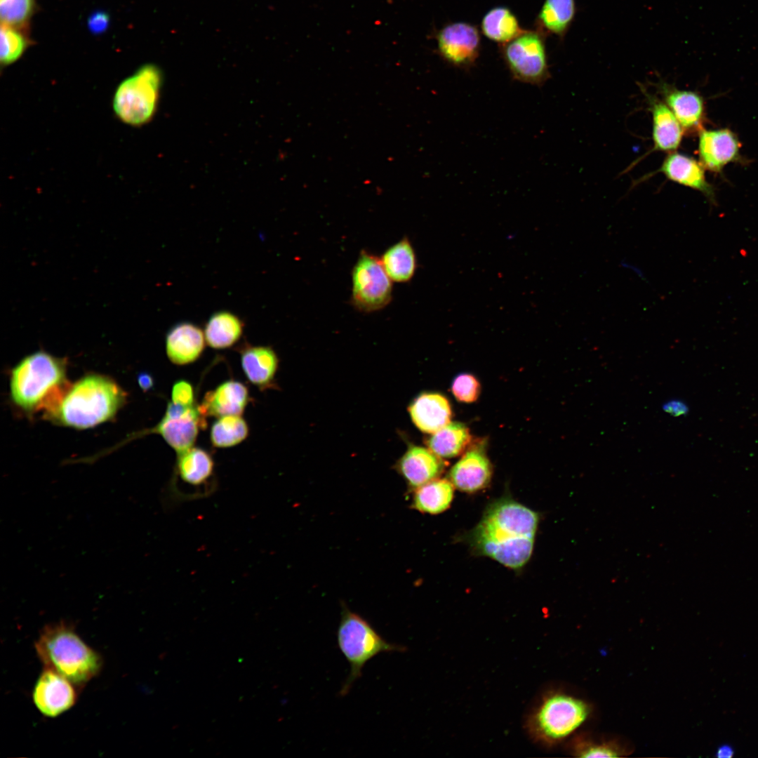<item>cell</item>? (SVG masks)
<instances>
[{
  "label": "cell",
  "instance_id": "obj_1",
  "mask_svg": "<svg viewBox=\"0 0 758 758\" xmlns=\"http://www.w3.org/2000/svg\"><path fill=\"white\" fill-rule=\"evenodd\" d=\"M539 522L538 512L503 496L488 504L463 539L474 554L518 571L531 558Z\"/></svg>",
  "mask_w": 758,
  "mask_h": 758
},
{
  "label": "cell",
  "instance_id": "obj_2",
  "mask_svg": "<svg viewBox=\"0 0 758 758\" xmlns=\"http://www.w3.org/2000/svg\"><path fill=\"white\" fill-rule=\"evenodd\" d=\"M126 394L112 378L98 374L66 383L45 411L64 426L87 429L111 420L124 405Z\"/></svg>",
  "mask_w": 758,
  "mask_h": 758
},
{
  "label": "cell",
  "instance_id": "obj_3",
  "mask_svg": "<svg viewBox=\"0 0 758 758\" xmlns=\"http://www.w3.org/2000/svg\"><path fill=\"white\" fill-rule=\"evenodd\" d=\"M45 668L54 670L77 686H81L100 671V656L63 621L46 625L34 644Z\"/></svg>",
  "mask_w": 758,
  "mask_h": 758
},
{
  "label": "cell",
  "instance_id": "obj_4",
  "mask_svg": "<svg viewBox=\"0 0 758 758\" xmlns=\"http://www.w3.org/2000/svg\"><path fill=\"white\" fill-rule=\"evenodd\" d=\"M338 646L350 664L349 674L340 691L346 696L355 681L361 677L364 665L381 653L401 652L404 648L386 641L361 615L342 605L340 620L337 629Z\"/></svg>",
  "mask_w": 758,
  "mask_h": 758
},
{
  "label": "cell",
  "instance_id": "obj_5",
  "mask_svg": "<svg viewBox=\"0 0 758 758\" xmlns=\"http://www.w3.org/2000/svg\"><path fill=\"white\" fill-rule=\"evenodd\" d=\"M66 383V363L39 351L23 358L11 371L12 401L25 411L39 408L55 387Z\"/></svg>",
  "mask_w": 758,
  "mask_h": 758
},
{
  "label": "cell",
  "instance_id": "obj_6",
  "mask_svg": "<svg viewBox=\"0 0 758 758\" xmlns=\"http://www.w3.org/2000/svg\"><path fill=\"white\" fill-rule=\"evenodd\" d=\"M590 705L581 698L561 693L546 696L530 720L531 729L538 739L557 743L577 730L589 717Z\"/></svg>",
  "mask_w": 758,
  "mask_h": 758
},
{
  "label": "cell",
  "instance_id": "obj_7",
  "mask_svg": "<svg viewBox=\"0 0 758 758\" xmlns=\"http://www.w3.org/2000/svg\"><path fill=\"white\" fill-rule=\"evenodd\" d=\"M161 79L159 69L148 64L124 79L113 98V109L118 118L133 126L147 123L156 110Z\"/></svg>",
  "mask_w": 758,
  "mask_h": 758
},
{
  "label": "cell",
  "instance_id": "obj_8",
  "mask_svg": "<svg viewBox=\"0 0 758 758\" xmlns=\"http://www.w3.org/2000/svg\"><path fill=\"white\" fill-rule=\"evenodd\" d=\"M545 36L540 30H525L500 51L512 77L521 82L542 85L550 78Z\"/></svg>",
  "mask_w": 758,
  "mask_h": 758
},
{
  "label": "cell",
  "instance_id": "obj_9",
  "mask_svg": "<svg viewBox=\"0 0 758 758\" xmlns=\"http://www.w3.org/2000/svg\"><path fill=\"white\" fill-rule=\"evenodd\" d=\"M392 288L380 258L362 250L352 271L350 302L354 308L364 313L385 308L392 299Z\"/></svg>",
  "mask_w": 758,
  "mask_h": 758
},
{
  "label": "cell",
  "instance_id": "obj_10",
  "mask_svg": "<svg viewBox=\"0 0 758 758\" xmlns=\"http://www.w3.org/2000/svg\"><path fill=\"white\" fill-rule=\"evenodd\" d=\"M206 426L205 416L199 405L182 406L170 402L164 416L155 427L138 432L132 438L149 433L159 434L179 454L192 447L199 430Z\"/></svg>",
  "mask_w": 758,
  "mask_h": 758
},
{
  "label": "cell",
  "instance_id": "obj_11",
  "mask_svg": "<svg viewBox=\"0 0 758 758\" xmlns=\"http://www.w3.org/2000/svg\"><path fill=\"white\" fill-rule=\"evenodd\" d=\"M437 40L440 56L456 67H469L479 56L480 35L472 24L463 22L448 24L439 31Z\"/></svg>",
  "mask_w": 758,
  "mask_h": 758
},
{
  "label": "cell",
  "instance_id": "obj_12",
  "mask_svg": "<svg viewBox=\"0 0 758 758\" xmlns=\"http://www.w3.org/2000/svg\"><path fill=\"white\" fill-rule=\"evenodd\" d=\"M72 683L53 670L45 668L33 691L36 707L44 715L55 717L71 708L77 695Z\"/></svg>",
  "mask_w": 758,
  "mask_h": 758
},
{
  "label": "cell",
  "instance_id": "obj_13",
  "mask_svg": "<svg viewBox=\"0 0 758 758\" xmlns=\"http://www.w3.org/2000/svg\"><path fill=\"white\" fill-rule=\"evenodd\" d=\"M493 475V467L483 449L467 451L451 468L448 479L456 488L475 493L488 487Z\"/></svg>",
  "mask_w": 758,
  "mask_h": 758
},
{
  "label": "cell",
  "instance_id": "obj_14",
  "mask_svg": "<svg viewBox=\"0 0 758 758\" xmlns=\"http://www.w3.org/2000/svg\"><path fill=\"white\" fill-rule=\"evenodd\" d=\"M740 147L738 138L729 129H702L699 133L700 161L711 171L720 172L726 164L737 161Z\"/></svg>",
  "mask_w": 758,
  "mask_h": 758
},
{
  "label": "cell",
  "instance_id": "obj_15",
  "mask_svg": "<svg viewBox=\"0 0 758 758\" xmlns=\"http://www.w3.org/2000/svg\"><path fill=\"white\" fill-rule=\"evenodd\" d=\"M444 467L441 458L418 446H411L397 465V471L411 490L439 478Z\"/></svg>",
  "mask_w": 758,
  "mask_h": 758
},
{
  "label": "cell",
  "instance_id": "obj_16",
  "mask_svg": "<svg viewBox=\"0 0 758 758\" xmlns=\"http://www.w3.org/2000/svg\"><path fill=\"white\" fill-rule=\"evenodd\" d=\"M658 88L663 102L674 114L684 131H700L705 115L702 97L696 92L679 90L664 82L659 84Z\"/></svg>",
  "mask_w": 758,
  "mask_h": 758
},
{
  "label": "cell",
  "instance_id": "obj_17",
  "mask_svg": "<svg viewBox=\"0 0 758 758\" xmlns=\"http://www.w3.org/2000/svg\"><path fill=\"white\" fill-rule=\"evenodd\" d=\"M214 462L205 450L191 447L178 454L176 472L181 481L194 489V498L206 496L213 491L209 480L213 475Z\"/></svg>",
  "mask_w": 758,
  "mask_h": 758
},
{
  "label": "cell",
  "instance_id": "obj_18",
  "mask_svg": "<svg viewBox=\"0 0 758 758\" xmlns=\"http://www.w3.org/2000/svg\"><path fill=\"white\" fill-rule=\"evenodd\" d=\"M657 172L662 173L672 182L702 192L714 201V190L706 180L705 168L693 158L676 151L668 153Z\"/></svg>",
  "mask_w": 758,
  "mask_h": 758
},
{
  "label": "cell",
  "instance_id": "obj_19",
  "mask_svg": "<svg viewBox=\"0 0 758 758\" xmlns=\"http://www.w3.org/2000/svg\"><path fill=\"white\" fill-rule=\"evenodd\" d=\"M248 400L246 386L241 382L230 380L206 392L199 407L204 416L241 415Z\"/></svg>",
  "mask_w": 758,
  "mask_h": 758
},
{
  "label": "cell",
  "instance_id": "obj_20",
  "mask_svg": "<svg viewBox=\"0 0 758 758\" xmlns=\"http://www.w3.org/2000/svg\"><path fill=\"white\" fill-rule=\"evenodd\" d=\"M204 333L195 324L180 322L173 326L166 336V351L169 360L176 365L194 362L205 347Z\"/></svg>",
  "mask_w": 758,
  "mask_h": 758
},
{
  "label": "cell",
  "instance_id": "obj_21",
  "mask_svg": "<svg viewBox=\"0 0 758 758\" xmlns=\"http://www.w3.org/2000/svg\"><path fill=\"white\" fill-rule=\"evenodd\" d=\"M652 117L653 150L670 153L679 147L684 130L667 105L646 94Z\"/></svg>",
  "mask_w": 758,
  "mask_h": 758
},
{
  "label": "cell",
  "instance_id": "obj_22",
  "mask_svg": "<svg viewBox=\"0 0 758 758\" xmlns=\"http://www.w3.org/2000/svg\"><path fill=\"white\" fill-rule=\"evenodd\" d=\"M410 416L415 425L422 432L433 434L450 423L452 416L451 404L447 398L434 392L423 393L411 403Z\"/></svg>",
  "mask_w": 758,
  "mask_h": 758
},
{
  "label": "cell",
  "instance_id": "obj_23",
  "mask_svg": "<svg viewBox=\"0 0 758 758\" xmlns=\"http://www.w3.org/2000/svg\"><path fill=\"white\" fill-rule=\"evenodd\" d=\"M242 369L248 380L261 388L270 387L278 368V357L270 347L248 346L241 352Z\"/></svg>",
  "mask_w": 758,
  "mask_h": 758
},
{
  "label": "cell",
  "instance_id": "obj_24",
  "mask_svg": "<svg viewBox=\"0 0 758 758\" xmlns=\"http://www.w3.org/2000/svg\"><path fill=\"white\" fill-rule=\"evenodd\" d=\"M454 488L449 479H433L413 490L411 507L425 514L442 513L452 503Z\"/></svg>",
  "mask_w": 758,
  "mask_h": 758
},
{
  "label": "cell",
  "instance_id": "obj_25",
  "mask_svg": "<svg viewBox=\"0 0 758 758\" xmlns=\"http://www.w3.org/2000/svg\"><path fill=\"white\" fill-rule=\"evenodd\" d=\"M380 260L389 277L397 283L409 282L418 267L415 249L406 237L387 248Z\"/></svg>",
  "mask_w": 758,
  "mask_h": 758
},
{
  "label": "cell",
  "instance_id": "obj_26",
  "mask_svg": "<svg viewBox=\"0 0 758 758\" xmlns=\"http://www.w3.org/2000/svg\"><path fill=\"white\" fill-rule=\"evenodd\" d=\"M576 12L575 0H545L537 17L536 29L563 39Z\"/></svg>",
  "mask_w": 758,
  "mask_h": 758
},
{
  "label": "cell",
  "instance_id": "obj_27",
  "mask_svg": "<svg viewBox=\"0 0 758 758\" xmlns=\"http://www.w3.org/2000/svg\"><path fill=\"white\" fill-rule=\"evenodd\" d=\"M243 328L244 324L237 315L227 311L215 312L205 326L206 342L214 349L228 348L239 340Z\"/></svg>",
  "mask_w": 758,
  "mask_h": 758
},
{
  "label": "cell",
  "instance_id": "obj_28",
  "mask_svg": "<svg viewBox=\"0 0 758 758\" xmlns=\"http://www.w3.org/2000/svg\"><path fill=\"white\" fill-rule=\"evenodd\" d=\"M471 434L461 423H449L432 434L427 444L430 450L440 458H454L465 451L471 441Z\"/></svg>",
  "mask_w": 758,
  "mask_h": 758
},
{
  "label": "cell",
  "instance_id": "obj_29",
  "mask_svg": "<svg viewBox=\"0 0 758 758\" xmlns=\"http://www.w3.org/2000/svg\"><path fill=\"white\" fill-rule=\"evenodd\" d=\"M481 28L488 39L506 44L525 30L521 29L514 14L507 7L497 6L489 10L483 17Z\"/></svg>",
  "mask_w": 758,
  "mask_h": 758
},
{
  "label": "cell",
  "instance_id": "obj_30",
  "mask_svg": "<svg viewBox=\"0 0 758 758\" xmlns=\"http://www.w3.org/2000/svg\"><path fill=\"white\" fill-rule=\"evenodd\" d=\"M248 434V425L241 415L220 417L210 431L211 443L218 448L235 446L244 441Z\"/></svg>",
  "mask_w": 758,
  "mask_h": 758
},
{
  "label": "cell",
  "instance_id": "obj_31",
  "mask_svg": "<svg viewBox=\"0 0 758 758\" xmlns=\"http://www.w3.org/2000/svg\"><path fill=\"white\" fill-rule=\"evenodd\" d=\"M571 752L578 757H618L627 753L625 747L616 740H597L587 736L576 738L572 743Z\"/></svg>",
  "mask_w": 758,
  "mask_h": 758
},
{
  "label": "cell",
  "instance_id": "obj_32",
  "mask_svg": "<svg viewBox=\"0 0 758 758\" xmlns=\"http://www.w3.org/2000/svg\"><path fill=\"white\" fill-rule=\"evenodd\" d=\"M28 45L27 39L20 28L1 24L0 60L4 65L15 62Z\"/></svg>",
  "mask_w": 758,
  "mask_h": 758
},
{
  "label": "cell",
  "instance_id": "obj_33",
  "mask_svg": "<svg viewBox=\"0 0 758 758\" xmlns=\"http://www.w3.org/2000/svg\"><path fill=\"white\" fill-rule=\"evenodd\" d=\"M35 0H0L1 24L21 29L33 14Z\"/></svg>",
  "mask_w": 758,
  "mask_h": 758
},
{
  "label": "cell",
  "instance_id": "obj_34",
  "mask_svg": "<svg viewBox=\"0 0 758 758\" xmlns=\"http://www.w3.org/2000/svg\"><path fill=\"white\" fill-rule=\"evenodd\" d=\"M451 392L458 401L472 403L480 394L481 385L477 378L473 375L462 373L453 380Z\"/></svg>",
  "mask_w": 758,
  "mask_h": 758
},
{
  "label": "cell",
  "instance_id": "obj_35",
  "mask_svg": "<svg viewBox=\"0 0 758 758\" xmlns=\"http://www.w3.org/2000/svg\"><path fill=\"white\" fill-rule=\"evenodd\" d=\"M172 402L182 406L194 404V390L190 383L185 380L176 381L171 391Z\"/></svg>",
  "mask_w": 758,
  "mask_h": 758
},
{
  "label": "cell",
  "instance_id": "obj_36",
  "mask_svg": "<svg viewBox=\"0 0 758 758\" xmlns=\"http://www.w3.org/2000/svg\"><path fill=\"white\" fill-rule=\"evenodd\" d=\"M87 24L92 33L101 34L108 27L109 17L105 11H95L89 16Z\"/></svg>",
  "mask_w": 758,
  "mask_h": 758
},
{
  "label": "cell",
  "instance_id": "obj_37",
  "mask_svg": "<svg viewBox=\"0 0 758 758\" xmlns=\"http://www.w3.org/2000/svg\"><path fill=\"white\" fill-rule=\"evenodd\" d=\"M662 409L664 412L672 416H680L688 411L686 405L680 400L670 399L663 403Z\"/></svg>",
  "mask_w": 758,
  "mask_h": 758
},
{
  "label": "cell",
  "instance_id": "obj_38",
  "mask_svg": "<svg viewBox=\"0 0 758 758\" xmlns=\"http://www.w3.org/2000/svg\"><path fill=\"white\" fill-rule=\"evenodd\" d=\"M734 754L735 750L732 745L723 743L717 747L714 756L719 758H730L733 757Z\"/></svg>",
  "mask_w": 758,
  "mask_h": 758
},
{
  "label": "cell",
  "instance_id": "obj_39",
  "mask_svg": "<svg viewBox=\"0 0 758 758\" xmlns=\"http://www.w3.org/2000/svg\"><path fill=\"white\" fill-rule=\"evenodd\" d=\"M139 382L140 385L146 390L149 388L152 385V378L146 374L140 378Z\"/></svg>",
  "mask_w": 758,
  "mask_h": 758
}]
</instances>
